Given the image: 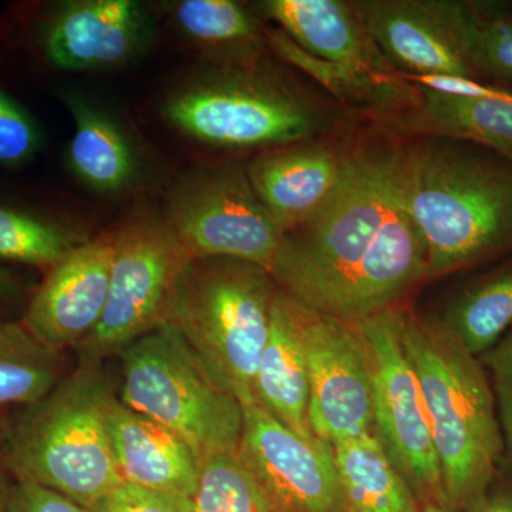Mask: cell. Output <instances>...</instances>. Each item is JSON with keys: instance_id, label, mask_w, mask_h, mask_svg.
Here are the masks:
<instances>
[{"instance_id": "obj_25", "label": "cell", "mask_w": 512, "mask_h": 512, "mask_svg": "<svg viewBox=\"0 0 512 512\" xmlns=\"http://www.w3.org/2000/svg\"><path fill=\"white\" fill-rule=\"evenodd\" d=\"M62 353L33 338L23 323H0V407L30 404L62 382Z\"/></svg>"}, {"instance_id": "obj_23", "label": "cell", "mask_w": 512, "mask_h": 512, "mask_svg": "<svg viewBox=\"0 0 512 512\" xmlns=\"http://www.w3.org/2000/svg\"><path fill=\"white\" fill-rule=\"evenodd\" d=\"M420 90V103L393 120L421 137L450 138L490 148L512 163V96L510 99H463Z\"/></svg>"}, {"instance_id": "obj_16", "label": "cell", "mask_w": 512, "mask_h": 512, "mask_svg": "<svg viewBox=\"0 0 512 512\" xmlns=\"http://www.w3.org/2000/svg\"><path fill=\"white\" fill-rule=\"evenodd\" d=\"M343 158L345 146L323 137L264 151L249 161L256 197L282 235L312 218L332 197Z\"/></svg>"}, {"instance_id": "obj_5", "label": "cell", "mask_w": 512, "mask_h": 512, "mask_svg": "<svg viewBox=\"0 0 512 512\" xmlns=\"http://www.w3.org/2000/svg\"><path fill=\"white\" fill-rule=\"evenodd\" d=\"M116 397L99 363L80 362L52 392L26 406L3 448L16 480L42 485L84 508L123 483L110 434Z\"/></svg>"}, {"instance_id": "obj_9", "label": "cell", "mask_w": 512, "mask_h": 512, "mask_svg": "<svg viewBox=\"0 0 512 512\" xmlns=\"http://www.w3.org/2000/svg\"><path fill=\"white\" fill-rule=\"evenodd\" d=\"M163 212L192 259H239L269 271L281 245L282 232L239 161L204 164L181 175Z\"/></svg>"}, {"instance_id": "obj_37", "label": "cell", "mask_w": 512, "mask_h": 512, "mask_svg": "<svg viewBox=\"0 0 512 512\" xmlns=\"http://www.w3.org/2000/svg\"><path fill=\"white\" fill-rule=\"evenodd\" d=\"M448 511H450V510H448L447 507H444V505L431 503V504L424 505L423 510H421L420 512H448Z\"/></svg>"}, {"instance_id": "obj_15", "label": "cell", "mask_w": 512, "mask_h": 512, "mask_svg": "<svg viewBox=\"0 0 512 512\" xmlns=\"http://www.w3.org/2000/svg\"><path fill=\"white\" fill-rule=\"evenodd\" d=\"M114 232L89 239L49 269L22 323L46 348H77L99 325L109 296Z\"/></svg>"}, {"instance_id": "obj_6", "label": "cell", "mask_w": 512, "mask_h": 512, "mask_svg": "<svg viewBox=\"0 0 512 512\" xmlns=\"http://www.w3.org/2000/svg\"><path fill=\"white\" fill-rule=\"evenodd\" d=\"M278 291L268 269L231 258L191 259L170 322L242 407L256 403L255 377Z\"/></svg>"}, {"instance_id": "obj_28", "label": "cell", "mask_w": 512, "mask_h": 512, "mask_svg": "<svg viewBox=\"0 0 512 512\" xmlns=\"http://www.w3.org/2000/svg\"><path fill=\"white\" fill-rule=\"evenodd\" d=\"M192 512H275L237 451L202 461Z\"/></svg>"}, {"instance_id": "obj_38", "label": "cell", "mask_w": 512, "mask_h": 512, "mask_svg": "<svg viewBox=\"0 0 512 512\" xmlns=\"http://www.w3.org/2000/svg\"><path fill=\"white\" fill-rule=\"evenodd\" d=\"M6 490H8V485L3 484L0 480V512H6Z\"/></svg>"}, {"instance_id": "obj_32", "label": "cell", "mask_w": 512, "mask_h": 512, "mask_svg": "<svg viewBox=\"0 0 512 512\" xmlns=\"http://www.w3.org/2000/svg\"><path fill=\"white\" fill-rule=\"evenodd\" d=\"M6 512H87V508L42 485L16 480L6 490Z\"/></svg>"}, {"instance_id": "obj_3", "label": "cell", "mask_w": 512, "mask_h": 512, "mask_svg": "<svg viewBox=\"0 0 512 512\" xmlns=\"http://www.w3.org/2000/svg\"><path fill=\"white\" fill-rule=\"evenodd\" d=\"M407 204L426 249L427 279L512 247V167L461 141H409Z\"/></svg>"}, {"instance_id": "obj_19", "label": "cell", "mask_w": 512, "mask_h": 512, "mask_svg": "<svg viewBox=\"0 0 512 512\" xmlns=\"http://www.w3.org/2000/svg\"><path fill=\"white\" fill-rule=\"evenodd\" d=\"M256 403L305 439H316L309 424V377L295 302L278 288L268 339L255 377Z\"/></svg>"}, {"instance_id": "obj_33", "label": "cell", "mask_w": 512, "mask_h": 512, "mask_svg": "<svg viewBox=\"0 0 512 512\" xmlns=\"http://www.w3.org/2000/svg\"><path fill=\"white\" fill-rule=\"evenodd\" d=\"M495 382L512 383V335L490 356Z\"/></svg>"}, {"instance_id": "obj_17", "label": "cell", "mask_w": 512, "mask_h": 512, "mask_svg": "<svg viewBox=\"0 0 512 512\" xmlns=\"http://www.w3.org/2000/svg\"><path fill=\"white\" fill-rule=\"evenodd\" d=\"M256 10L309 55L383 76H400L380 52L353 2L266 0Z\"/></svg>"}, {"instance_id": "obj_11", "label": "cell", "mask_w": 512, "mask_h": 512, "mask_svg": "<svg viewBox=\"0 0 512 512\" xmlns=\"http://www.w3.org/2000/svg\"><path fill=\"white\" fill-rule=\"evenodd\" d=\"M293 302L308 366L313 436L336 446L375 433L372 377L355 325Z\"/></svg>"}, {"instance_id": "obj_31", "label": "cell", "mask_w": 512, "mask_h": 512, "mask_svg": "<svg viewBox=\"0 0 512 512\" xmlns=\"http://www.w3.org/2000/svg\"><path fill=\"white\" fill-rule=\"evenodd\" d=\"M87 512H192V500L123 481L87 508Z\"/></svg>"}, {"instance_id": "obj_36", "label": "cell", "mask_w": 512, "mask_h": 512, "mask_svg": "<svg viewBox=\"0 0 512 512\" xmlns=\"http://www.w3.org/2000/svg\"><path fill=\"white\" fill-rule=\"evenodd\" d=\"M12 279L5 272H0V296L8 295L12 291Z\"/></svg>"}, {"instance_id": "obj_24", "label": "cell", "mask_w": 512, "mask_h": 512, "mask_svg": "<svg viewBox=\"0 0 512 512\" xmlns=\"http://www.w3.org/2000/svg\"><path fill=\"white\" fill-rule=\"evenodd\" d=\"M332 447L339 478V512L421 511L412 488L375 433Z\"/></svg>"}, {"instance_id": "obj_4", "label": "cell", "mask_w": 512, "mask_h": 512, "mask_svg": "<svg viewBox=\"0 0 512 512\" xmlns=\"http://www.w3.org/2000/svg\"><path fill=\"white\" fill-rule=\"evenodd\" d=\"M339 109L262 62L208 66L171 90L161 111L202 146L264 153L332 133L343 121Z\"/></svg>"}, {"instance_id": "obj_1", "label": "cell", "mask_w": 512, "mask_h": 512, "mask_svg": "<svg viewBox=\"0 0 512 512\" xmlns=\"http://www.w3.org/2000/svg\"><path fill=\"white\" fill-rule=\"evenodd\" d=\"M343 146L338 187L282 235L269 274L306 308L356 323L400 306L427 259L407 204L409 141L376 131Z\"/></svg>"}, {"instance_id": "obj_12", "label": "cell", "mask_w": 512, "mask_h": 512, "mask_svg": "<svg viewBox=\"0 0 512 512\" xmlns=\"http://www.w3.org/2000/svg\"><path fill=\"white\" fill-rule=\"evenodd\" d=\"M380 52L402 76L477 80L474 42L481 16L454 0H356Z\"/></svg>"}, {"instance_id": "obj_27", "label": "cell", "mask_w": 512, "mask_h": 512, "mask_svg": "<svg viewBox=\"0 0 512 512\" xmlns=\"http://www.w3.org/2000/svg\"><path fill=\"white\" fill-rule=\"evenodd\" d=\"M86 241L59 222L0 207V259L52 269Z\"/></svg>"}, {"instance_id": "obj_14", "label": "cell", "mask_w": 512, "mask_h": 512, "mask_svg": "<svg viewBox=\"0 0 512 512\" xmlns=\"http://www.w3.org/2000/svg\"><path fill=\"white\" fill-rule=\"evenodd\" d=\"M154 33L150 10L137 0H72L49 16L43 47L60 69H119L147 52Z\"/></svg>"}, {"instance_id": "obj_20", "label": "cell", "mask_w": 512, "mask_h": 512, "mask_svg": "<svg viewBox=\"0 0 512 512\" xmlns=\"http://www.w3.org/2000/svg\"><path fill=\"white\" fill-rule=\"evenodd\" d=\"M64 100L74 121L69 146L74 175L100 194H121L136 187L143 177V161L119 121L80 94H66Z\"/></svg>"}, {"instance_id": "obj_39", "label": "cell", "mask_w": 512, "mask_h": 512, "mask_svg": "<svg viewBox=\"0 0 512 512\" xmlns=\"http://www.w3.org/2000/svg\"><path fill=\"white\" fill-rule=\"evenodd\" d=\"M0 427H2V426H0Z\"/></svg>"}, {"instance_id": "obj_21", "label": "cell", "mask_w": 512, "mask_h": 512, "mask_svg": "<svg viewBox=\"0 0 512 512\" xmlns=\"http://www.w3.org/2000/svg\"><path fill=\"white\" fill-rule=\"evenodd\" d=\"M268 45L282 62L311 77L338 106L393 121L420 103V90L400 76H383L309 55L282 30L268 28Z\"/></svg>"}, {"instance_id": "obj_26", "label": "cell", "mask_w": 512, "mask_h": 512, "mask_svg": "<svg viewBox=\"0 0 512 512\" xmlns=\"http://www.w3.org/2000/svg\"><path fill=\"white\" fill-rule=\"evenodd\" d=\"M441 319L471 355L491 348L512 325V266L461 293Z\"/></svg>"}, {"instance_id": "obj_22", "label": "cell", "mask_w": 512, "mask_h": 512, "mask_svg": "<svg viewBox=\"0 0 512 512\" xmlns=\"http://www.w3.org/2000/svg\"><path fill=\"white\" fill-rule=\"evenodd\" d=\"M175 25L210 66H255L266 62L268 28L261 15L235 0H181Z\"/></svg>"}, {"instance_id": "obj_35", "label": "cell", "mask_w": 512, "mask_h": 512, "mask_svg": "<svg viewBox=\"0 0 512 512\" xmlns=\"http://www.w3.org/2000/svg\"><path fill=\"white\" fill-rule=\"evenodd\" d=\"M468 512H512V491L494 495L485 494Z\"/></svg>"}, {"instance_id": "obj_30", "label": "cell", "mask_w": 512, "mask_h": 512, "mask_svg": "<svg viewBox=\"0 0 512 512\" xmlns=\"http://www.w3.org/2000/svg\"><path fill=\"white\" fill-rule=\"evenodd\" d=\"M478 76L512 82V18L480 19L474 42Z\"/></svg>"}, {"instance_id": "obj_10", "label": "cell", "mask_w": 512, "mask_h": 512, "mask_svg": "<svg viewBox=\"0 0 512 512\" xmlns=\"http://www.w3.org/2000/svg\"><path fill=\"white\" fill-rule=\"evenodd\" d=\"M400 313L397 306L352 323L369 362L375 434L413 493L447 507L429 416L404 352Z\"/></svg>"}, {"instance_id": "obj_2", "label": "cell", "mask_w": 512, "mask_h": 512, "mask_svg": "<svg viewBox=\"0 0 512 512\" xmlns=\"http://www.w3.org/2000/svg\"><path fill=\"white\" fill-rule=\"evenodd\" d=\"M400 332L429 416L448 510H468L487 494L503 450L490 383L443 319L402 308Z\"/></svg>"}, {"instance_id": "obj_34", "label": "cell", "mask_w": 512, "mask_h": 512, "mask_svg": "<svg viewBox=\"0 0 512 512\" xmlns=\"http://www.w3.org/2000/svg\"><path fill=\"white\" fill-rule=\"evenodd\" d=\"M498 406H500V426L512 448V383H497Z\"/></svg>"}, {"instance_id": "obj_18", "label": "cell", "mask_w": 512, "mask_h": 512, "mask_svg": "<svg viewBox=\"0 0 512 512\" xmlns=\"http://www.w3.org/2000/svg\"><path fill=\"white\" fill-rule=\"evenodd\" d=\"M110 434L121 478L160 493L194 498L202 460L180 436L116 397Z\"/></svg>"}, {"instance_id": "obj_7", "label": "cell", "mask_w": 512, "mask_h": 512, "mask_svg": "<svg viewBox=\"0 0 512 512\" xmlns=\"http://www.w3.org/2000/svg\"><path fill=\"white\" fill-rule=\"evenodd\" d=\"M120 400L180 436L202 461L237 451L244 407L171 323L120 353Z\"/></svg>"}, {"instance_id": "obj_8", "label": "cell", "mask_w": 512, "mask_h": 512, "mask_svg": "<svg viewBox=\"0 0 512 512\" xmlns=\"http://www.w3.org/2000/svg\"><path fill=\"white\" fill-rule=\"evenodd\" d=\"M192 256L164 212L140 207L114 231L109 296L99 325L77 350L99 363L170 322L178 284Z\"/></svg>"}, {"instance_id": "obj_13", "label": "cell", "mask_w": 512, "mask_h": 512, "mask_svg": "<svg viewBox=\"0 0 512 512\" xmlns=\"http://www.w3.org/2000/svg\"><path fill=\"white\" fill-rule=\"evenodd\" d=\"M238 454L275 512H339L333 447L299 436L261 404L244 407Z\"/></svg>"}, {"instance_id": "obj_29", "label": "cell", "mask_w": 512, "mask_h": 512, "mask_svg": "<svg viewBox=\"0 0 512 512\" xmlns=\"http://www.w3.org/2000/svg\"><path fill=\"white\" fill-rule=\"evenodd\" d=\"M42 147V134L32 116L0 90V164L28 163Z\"/></svg>"}]
</instances>
